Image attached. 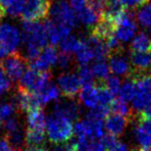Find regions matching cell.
I'll return each instance as SVG.
<instances>
[{
    "instance_id": "obj_28",
    "label": "cell",
    "mask_w": 151,
    "mask_h": 151,
    "mask_svg": "<svg viewBox=\"0 0 151 151\" xmlns=\"http://www.w3.org/2000/svg\"><path fill=\"white\" fill-rule=\"evenodd\" d=\"M135 93H136V82H135V79L132 78H128L124 83H122L119 96H120V99L122 101L127 102L133 100L135 97Z\"/></svg>"
},
{
    "instance_id": "obj_39",
    "label": "cell",
    "mask_w": 151,
    "mask_h": 151,
    "mask_svg": "<svg viewBox=\"0 0 151 151\" xmlns=\"http://www.w3.org/2000/svg\"><path fill=\"white\" fill-rule=\"evenodd\" d=\"M122 6L128 10H134L142 8L148 3V0H119Z\"/></svg>"
},
{
    "instance_id": "obj_3",
    "label": "cell",
    "mask_w": 151,
    "mask_h": 151,
    "mask_svg": "<svg viewBox=\"0 0 151 151\" xmlns=\"http://www.w3.org/2000/svg\"><path fill=\"white\" fill-rule=\"evenodd\" d=\"M136 82V93L132 100V109L140 114L151 106V77L148 75L130 77Z\"/></svg>"
},
{
    "instance_id": "obj_29",
    "label": "cell",
    "mask_w": 151,
    "mask_h": 151,
    "mask_svg": "<svg viewBox=\"0 0 151 151\" xmlns=\"http://www.w3.org/2000/svg\"><path fill=\"white\" fill-rule=\"evenodd\" d=\"M110 111H112V113L114 114H118L121 115V116H124L129 120L132 121L135 118L136 115L133 114V111L131 110V108L128 106L126 101H122L121 99L119 100H114L112 102V104L110 106Z\"/></svg>"
},
{
    "instance_id": "obj_19",
    "label": "cell",
    "mask_w": 151,
    "mask_h": 151,
    "mask_svg": "<svg viewBox=\"0 0 151 151\" xmlns=\"http://www.w3.org/2000/svg\"><path fill=\"white\" fill-rule=\"evenodd\" d=\"M4 139L15 151H25L28 148L26 145V131L23 127L6 133Z\"/></svg>"
},
{
    "instance_id": "obj_13",
    "label": "cell",
    "mask_w": 151,
    "mask_h": 151,
    "mask_svg": "<svg viewBox=\"0 0 151 151\" xmlns=\"http://www.w3.org/2000/svg\"><path fill=\"white\" fill-rule=\"evenodd\" d=\"M54 113L68 119L71 122L76 121L81 114V103L75 99H65V100L58 101L55 105Z\"/></svg>"
},
{
    "instance_id": "obj_16",
    "label": "cell",
    "mask_w": 151,
    "mask_h": 151,
    "mask_svg": "<svg viewBox=\"0 0 151 151\" xmlns=\"http://www.w3.org/2000/svg\"><path fill=\"white\" fill-rule=\"evenodd\" d=\"M130 122L131 120L124 116L111 113L105 119L104 127L107 131V134L119 138L124 133L126 126L128 125Z\"/></svg>"
},
{
    "instance_id": "obj_1",
    "label": "cell",
    "mask_w": 151,
    "mask_h": 151,
    "mask_svg": "<svg viewBox=\"0 0 151 151\" xmlns=\"http://www.w3.org/2000/svg\"><path fill=\"white\" fill-rule=\"evenodd\" d=\"M22 40L25 44L26 58L28 63L35 59L45 48L48 37L44 24L38 22H23Z\"/></svg>"
},
{
    "instance_id": "obj_5",
    "label": "cell",
    "mask_w": 151,
    "mask_h": 151,
    "mask_svg": "<svg viewBox=\"0 0 151 151\" xmlns=\"http://www.w3.org/2000/svg\"><path fill=\"white\" fill-rule=\"evenodd\" d=\"M20 41L21 35L17 27L10 23L0 24V58L15 53Z\"/></svg>"
},
{
    "instance_id": "obj_42",
    "label": "cell",
    "mask_w": 151,
    "mask_h": 151,
    "mask_svg": "<svg viewBox=\"0 0 151 151\" xmlns=\"http://www.w3.org/2000/svg\"><path fill=\"white\" fill-rule=\"evenodd\" d=\"M87 5H88V0H70V6L77 14L84 9Z\"/></svg>"
},
{
    "instance_id": "obj_33",
    "label": "cell",
    "mask_w": 151,
    "mask_h": 151,
    "mask_svg": "<svg viewBox=\"0 0 151 151\" xmlns=\"http://www.w3.org/2000/svg\"><path fill=\"white\" fill-rule=\"evenodd\" d=\"M138 22L146 29H151V2L141 8L137 14Z\"/></svg>"
},
{
    "instance_id": "obj_40",
    "label": "cell",
    "mask_w": 151,
    "mask_h": 151,
    "mask_svg": "<svg viewBox=\"0 0 151 151\" xmlns=\"http://www.w3.org/2000/svg\"><path fill=\"white\" fill-rule=\"evenodd\" d=\"M21 127H22L21 122L17 117H12L6 120L5 122H4V129L6 130V133L17 130L19 128H21Z\"/></svg>"
},
{
    "instance_id": "obj_34",
    "label": "cell",
    "mask_w": 151,
    "mask_h": 151,
    "mask_svg": "<svg viewBox=\"0 0 151 151\" xmlns=\"http://www.w3.org/2000/svg\"><path fill=\"white\" fill-rule=\"evenodd\" d=\"M98 92H99V105L109 107L114 101V95L110 92L105 87L104 84L98 85Z\"/></svg>"
},
{
    "instance_id": "obj_18",
    "label": "cell",
    "mask_w": 151,
    "mask_h": 151,
    "mask_svg": "<svg viewBox=\"0 0 151 151\" xmlns=\"http://www.w3.org/2000/svg\"><path fill=\"white\" fill-rule=\"evenodd\" d=\"M79 103H82L91 110L97 108L99 106L98 86L95 84L83 86V89L79 93Z\"/></svg>"
},
{
    "instance_id": "obj_20",
    "label": "cell",
    "mask_w": 151,
    "mask_h": 151,
    "mask_svg": "<svg viewBox=\"0 0 151 151\" xmlns=\"http://www.w3.org/2000/svg\"><path fill=\"white\" fill-rule=\"evenodd\" d=\"M27 129L44 131L46 126V116L41 108L31 110L27 113Z\"/></svg>"
},
{
    "instance_id": "obj_21",
    "label": "cell",
    "mask_w": 151,
    "mask_h": 151,
    "mask_svg": "<svg viewBox=\"0 0 151 151\" xmlns=\"http://www.w3.org/2000/svg\"><path fill=\"white\" fill-rule=\"evenodd\" d=\"M77 15L78 20L87 28H90L91 30L97 25V23L100 21V19L101 17V14L100 13H98L96 10H94L89 5H87L84 9L78 12Z\"/></svg>"
},
{
    "instance_id": "obj_37",
    "label": "cell",
    "mask_w": 151,
    "mask_h": 151,
    "mask_svg": "<svg viewBox=\"0 0 151 151\" xmlns=\"http://www.w3.org/2000/svg\"><path fill=\"white\" fill-rule=\"evenodd\" d=\"M17 109L14 108L13 103L11 102H1L0 103V119L1 120H8L14 117Z\"/></svg>"
},
{
    "instance_id": "obj_17",
    "label": "cell",
    "mask_w": 151,
    "mask_h": 151,
    "mask_svg": "<svg viewBox=\"0 0 151 151\" xmlns=\"http://www.w3.org/2000/svg\"><path fill=\"white\" fill-rule=\"evenodd\" d=\"M44 26L46 29L47 37H48V40L53 46L55 44H59L63 38L68 37L71 33V30H72L68 27L58 25L53 20H46Z\"/></svg>"
},
{
    "instance_id": "obj_41",
    "label": "cell",
    "mask_w": 151,
    "mask_h": 151,
    "mask_svg": "<svg viewBox=\"0 0 151 151\" xmlns=\"http://www.w3.org/2000/svg\"><path fill=\"white\" fill-rule=\"evenodd\" d=\"M72 64V57L69 54H65V53H61L58 55V58L57 61V65L59 67L60 69H68L69 67Z\"/></svg>"
},
{
    "instance_id": "obj_32",
    "label": "cell",
    "mask_w": 151,
    "mask_h": 151,
    "mask_svg": "<svg viewBox=\"0 0 151 151\" xmlns=\"http://www.w3.org/2000/svg\"><path fill=\"white\" fill-rule=\"evenodd\" d=\"M81 46L79 50L76 53V59H77L78 63L81 66L83 65H88V63H90L91 61L95 59V57L92 53V51L90 50V48L87 46L83 39L81 38Z\"/></svg>"
},
{
    "instance_id": "obj_30",
    "label": "cell",
    "mask_w": 151,
    "mask_h": 151,
    "mask_svg": "<svg viewBox=\"0 0 151 151\" xmlns=\"http://www.w3.org/2000/svg\"><path fill=\"white\" fill-rule=\"evenodd\" d=\"M101 142L104 145L106 151H130L127 145L120 141L118 138L111 136L110 134H105Z\"/></svg>"
},
{
    "instance_id": "obj_36",
    "label": "cell",
    "mask_w": 151,
    "mask_h": 151,
    "mask_svg": "<svg viewBox=\"0 0 151 151\" xmlns=\"http://www.w3.org/2000/svg\"><path fill=\"white\" fill-rule=\"evenodd\" d=\"M104 85L113 95H119V92H120L122 86V82L121 79L118 77H116V76H109L105 79Z\"/></svg>"
},
{
    "instance_id": "obj_35",
    "label": "cell",
    "mask_w": 151,
    "mask_h": 151,
    "mask_svg": "<svg viewBox=\"0 0 151 151\" xmlns=\"http://www.w3.org/2000/svg\"><path fill=\"white\" fill-rule=\"evenodd\" d=\"M78 78L81 79V82L83 86L87 85H92L95 84L94 83V75L91 67L88 65H83L81 66L78 69Z\"/></svg>"
},
{
    "instance_id": "obj_2",
    "label": "cell",
    "mask_w": 151,
    "mask_h": 151,
    "mask_svg": "<svg viewBox=\"0 0 151 151\" xmlns=\"http://www.w3.org/2000/svg\"><path fill=\"white\" fill-rule=\"evenodd\" d=\"M47 136L51 144L59 145L69 142L74 134L72 122L57 114H51L46 122Z\"/></svg>"
},
{
    "instance_id": "obj_23",
    "label": "cell",
    "mask_w": 151,
    "mask_h": 151,
    "mask_svg": "<svg viewBox=\"0 0 151 151\" xmlns=\"http://www.w3.org/2000/svg\"><path fill=\"white\" fill-rule=\"evenodd\" d=\"M130 49L131 52H141V53L151 52L150 37L145 32L139 33L138 35H135L132 41H131Z\"/></svg>"
},
{
    "instance_id": "obj_8",
    "label": "cell",
    "mask_w": 151,
    "mask_h": 151,
    "mask_svg": "<svg viewBox=\"0 0 151 151\" xmlns=\"http://www.w3.org/2000/svg\"><path fill=\"white\" fill-rule=\"evenodd\" d=\"M28 60L18 53H13L3 58L0 61V67L12 81H19L25 74Z\"/></svg>"
},
{
    "instance_id": "obj_10",
    "label": "cell",
    "mask_w": 151,
    "mask_h": 151,
    "mask_svg": "<svg viewBox=\"0 0 151 151\" xmlns=\"http://www.w3.org/2000/svg\"><path fill=\"white\" fill-rule=\"evenodd\" d=\"M134 137L141 147H151V118L142 113L135 116Z\"/></svg>"
},
{
    "instance_id": "obj_48",
    "label": "cell",
    "mask_w": 151,
    "mask_h": 151,
    "mask_svg": "<svg viewBox=\"0 0 151 151\" xmlns=\"http://www.w3.org/2000/svg\"><path fill=\"white\" fill-rule=\"evenodd\" d=\"M137 151H151V147H141Z\"/></svg>"
},
{
    "instance_id": "obj_4",
    "label": "cell",
    "mask_w": 151,
    "mask_h": 151,
    "mask_svg": "<svg viewBox=\"0 0 151 151\" xmlns=\"http://www.w3.org/2000/svg\"><path fill=\"white\" fill-rule=\"evenodd\" d=\"M50 15L58 25L73 29L78 25V15L66 0H52Z\"/></svg>"
},
{
    "instance_id": "obj_31",
    "label": "cell",
    "mask_w": 151,
    "mask_h": 151,
    "mask_svg": "<svg viewBox=\"0 0 151 151\" xmlns=\"http://www.w3.org/2000/svg\"><path fill=\"white\" fill-rule=\"evenodd\" d=\"M91 70H92L94 77L99 78L100 81H105L109 77V65L104 59L95 61L91 66Z\"/></svg>"
},
{
    "instance_id": "obj_26",
    "label": "cell",
    "mask_w": 151,
    "mask_h": 151,
    "mask_svg": "<svg viewBox=\"0 0 151 151\" xmlns=\"http://www.w3.org/2000/svg\"><path fill=\"white\" fill-rule=\"evenodd\" d=\"M78 151H105V146L101 140L92 138L76 139Z\"/></svg>"
},
{
    "instance_id": "obj_14",
    "label": "cell",
    "mask_w": 151,
    "mask_h": 151,
    "mask_svg": "<svg viewBox=\"0 0 151 151\" xmlns=\"http://www.w3.org/2000/svg\"><path fill=\"white\" fill-rule=\"evenodd\" d=\"M129 61L133 70L131 77L147 75L151 71V52H131Z\"/></svg>"
},
{
    "instance_id": "obj_11",
    "label": "cell",
    "mask_w": 151,
    "mask_h": 151,
    "mask_svg": "<svg viewBox=\"0 0 151 151\" xmlns=\"http://www.w3.org/2000/svg\"><path fill=\"white\" fill-rule=\"evenodd\" d=\"M58 55L59 54L58 53L57 49L53 45L47 46L43 49V51L37 58L30 61L28 64L32 70L40 71V72L48 71L51 67L57 64Z\"/></svg>"
},
{
    "instance_id": "obj_50",
    "label": "cell",
    "mask_w": 151,
    "mask_h": 151,
    "mask_svg": "<svg viewBox=\"0 0 151 151\" xmlns=\"http://www.w3.org/2000/svg\"><path fill=\"white\" fill-rule=\"evenodd\" d=\"M72 151H78V149H76V150H72Z\"/></svg>"
},
{
    "instance_id": "obj_12",
    "label": "cell",
    "mask_w": 151,
    "mask_h": 151,
    "mask_svg": "<svg viewBox=\"0 0 151 151\" xmlns=\"http://www.w3.org/2000/svg\"><path fill=\"white\" fill-rule=\"evenodd\" d=\"M60 92L66 99H75L81 90V82L78 76L74 73H63L58 78Z\"/></svg>"
},
{
    "instance_id": "obj_27",
    "label": "cell",
    "mask_w": 151,
    "mask_h": 151,
    "mask_svg": "<svg viewBox=\"0 0 151 151\" xmlns=\"http://www.w3.org/2000/svg\"><path fill=\"white\" fill-rule=\"evenodd\" d=\"M81 38H79L78 37L73 35H69L68 37H66L62 39L59 43L60 49L62 51V53L69 54L71 55L72 53H77L79 50L81 46Z\"/></svg>"
},
{
    "instance_id": "obj_44",
    "label": "cell",
    "mask_w": 151,
    "mask_h": 151,
    "mask_svg": "<svg viewBox=\"0 0 151 151\" xmlns=\"http://www.w3.org/2000/svg\"><path fill=\"white\" fill-rule=\"evenodd\" d=\"M25 151H47L45 147H28Z\"/></svg>"
},
{
    "instance_id": "obj_46",
    "label": "cell",
    "mask_w": 151,
    "mask_h": 151,
    "mask_svg": "<svg viewBox=\"0 0 151 151\" xmlns=\"http://www.w3.org/2000/svg\"><path fill=\"white\" fill-rule=\"evenodd\" d=\"M142 114L145 115V116H146V117H149V118H151V106L150 107H148L147 109L146 110H145L144 112H142Z\"/></svg>"
},
{
    "instance_id": "obj_15",
    "label": "cell",
    "mask_w": 151,
    "mask_h": 151,
    "mask_svg": "<svg viewBox=\"0 0 151 151\" xmlns=\"http://www.w3.org/2000/svg\"><path fill=\"white\" fill-rule=\"evenodd\" d=\"M108 65L110 72H112L116 77H118V76H125L127 78H130L133 73L129 58H127L124 55V51L111 54Z\"/></svg>"
},
{
    "instance_id": "obj_25",
    "label": "cell",
    "mask_w": 151,
    "mask_h": 151,
    "mask_svg": "<svg viewBox=\"0 0 151 151\" xmlns=\"http://www.w3.org/2000/svg\"><path fill=\"white\" fill-rule=\"evenodd\" d=\"M46 144L44 131L26 129L27 147H43Z\"/></svg>"
},
{
    "instance_id": "obj_49",
    "label": "cell",
    "mask_w": 151,
    "mask_h": 151,
    "mask_svg": "<svg viewBox=\"0 0 151 151\" xmlns=\"http://www.w3.org/2000/svg\"><path fill=\"white\" fill-rule=\"evenodd\" d=\"M2 126V122H1V119H0V127Z\"/></svg>"
},
{
    "instance_id": "obj_7",
    "label": "cell",
    "mask_w": 151,
    "mask_h": 151,
    "mask_svg": "<svg viewBox=\"0 0 151 151\" xmlns=\"http://www.w3.org/2000/svg\"><path fill=\"white\" fill-rule=\"evenodd\" d=\"M51 0H28L21 14L24 22H39L46 20L50 14Z\"/></svg>"
},
{
    "instance_id": "obj_45",
    "label": "cell",
    "mask_w": 151,
    "mask_h": 151,
    "mask_svg": "<svg viewBox=\"0 0 151 151\" xmlns=\"http://www.w3.org/2000/svg\"><path fill=\"white\" fill-rule=\"evenodd\" d=\"M52 151H67V150H66L65 145L64 146H63V145H58V146H55V147Z\"/></svg>"
},
{
    "instance_id": "obj_9",
    "label": "cell",
    "mask_w": 151,
    "mask_h": 151,
    "mask_svg": "<svg viewBox=\"0 0 151 151\" xmlns=\"http://www.w3.org/2000/svg\"><path fill=\"white\" fill-rule=\"evenodd\" d=\"M137 28L134 15L130 12L124 11L116 21L115 37L121 43H126L136 35Z\"/></svg>"
},
{
    "instance_id": "obj_38",
    "label": "cell",
    "mask_w": 151,
    "mask_h": 151,
    "mask_svg": "<svg viewBox=\"0 0 151 151\" xmlns=\"http://www.w3.org/2000/svg\"><path fill=\"white\" fill-rule=\"evenodd\" d=\"M12 89V81L0 67V96H3Z\"/></svg>"
},
{
    "instance_id": "obj_24",
    "label": "cell",
    "mask_w": 151,
    "mask_h": 151,
    "mask_svg": "<svg viewBox=\"0 0 151 151\" xmlns=\"http://www.w3.org/2000/svg\"><path fill=\"white\" fill-rule=\"evenodd\" d=\"M28 0H0V5L7 14L17 17L21 15Z\"/></svg>"
},
{
    "instance_id": "obj_6",
    "label": "cell",
    "mask_w": 151,
    "mask_h": 151,
    "mask_svg": "<svg viewBox=\"0 0 151 151\" xmlns=\"http://www.w3.org/2000/svg\"><path fill=\"white\" fill-rule=\"evenodd\" d=\"M51 78L52 73L50 71L40 72L30 69L21 78L19 87L30 93L37 94L49 84Z\"/></svg>"
},
{
    "instance_id": "obj_22",
    "label": "cell",
    "mask_w": 151,
    "mask_h": 151,
    "mask_svg": "<svg viewBox=\"0 0 151 151\" xmlns=\"http://www.w3.org/2000/svg\"><path fill=\"white\" fill-rule=\"evenodd\" d=\"M59 95H60V90H59L58 87L57 85L49 83L40 92L35 94V96H37V101L41 106V105H45L51 101H58Z\"/></svg>"
},
{
    "instance_id": "obj_47",
    "label": "cell",
    "mask_w": 151,
    "mask_h": 151,
    "mask_svg": "<svg viewBox=\"0 0 151 151\" xmlns=\"http://www.w3.org/2000/svg\"><path fill=\"white\" fill-rule=\"evenodd\" d=\"M5 14H6V13H5V11H4V9L1 7V5H0V20L5 17Z\"/></svg>"
},
{
    "instance_id": "obj_43",
    "label": "cell",
    "mask_w": 151,
    "mask_h": 151,
    "mask_svg": "<svg viewBox=\"0 0 151 151\" xmlns=\"http://www.w3.org/2000/svg\"><path fill=\"white\" fill-rule=\"evenodd\" d=\"M0 151H15V150L4 139V140L0 141Z\"/></svg>"
}]
</instances>
